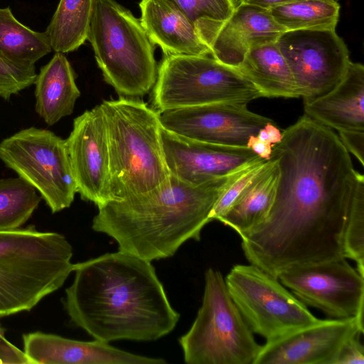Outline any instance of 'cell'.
Masks as SVG:
<instances>
[{
  "mask_svg": "<svg viewBox=\"0 0 364 364\" xmlns=\"http://www.w3.org/2000/svg\"><path fill=\"white\" fill-rule=\"evenodd\" d=\"M282 133L271 154L279 170L274 201L267 218L241 237L250 264L277 277L344 257L345 225L363 176L338 135L306 115Z\"/></svg>",
  "mask_w": 364,
  "mask_h": 364,
  "instance_id": "6da1fadb",
  "label": "cell"
},
{
  "mask_svg": "<svg viewBox=\"0 0 364 364\" xmlns=\"http://www.w3.org/2000/svg\"><path fill=\"white\" fill-rule=\"evenodd\" d=\"M73 272L64 305L95 340L152 341L179 320L150 261L119 250L74 264Z\"/></svg>",
  "mask_w": 364,
  "mask_h": 364,
  "instance_id": "7a4b0ae2",
  "label": "cell"
},
{
  "mask_svg": "<svg viewBox=\"0 0 364 364\" xmlns=\"http://www.w3.org/2000/svg\"><path fill=\"white\" fill-rule=\"evenodd\" d=\"M231 175L193 185L170 174L150 191L97 207L92 228L112 237L119 251L150 262L170 257L187 240H200Z\"/></svg>",
  "mask_w": 364,
  "mask_h": 364,
  "instance_id": "3957f363",
  "label": "cell"
},
{
  "mask_svg": "<svg viewBox=\"0 0 364 364\" xmlns=\"http://www.w3.org/2000/svg\"><path fill=\"white\" fill-rule=\"evenodd\" d=\"M107 129L110 200L150 191L169 178L159 112L137 98L120 97L100 105Z\"/></svg>",
  "mask_w": 364,
  "mask_h": 364,
  "instance_id": "277c9868",
  "label": "cell"
},
{
  "mask_svg": "<svg viewBox=\"0 0 364 364\" xmlns=\"http://www.w3.org/2000/svg\"><path fill=\"white\" fill-rule=\"evenodd\" d=\"M73 248L61 234L34 226L0 231V317L33 308L73 272Z\"/></svg>",
  "mask_w": 364,
  "mask_h": 364,
  "instance_id": "5b68a950",
  "label": "cell"
},
{
  "mask_svg": "<svg viewBox=\"0 0 364 364\" xmlns=\"http://www.w3.org/2000/svg\"><path fill=\"white\" fill-rule=\"evenodd\" d=\"M87 40L104 80L119 95L138 98L153 89L155 45L129 10L114 0H96Z\"/></svg>",
  "mask_w": 364,
  "mask_h": 364,
  "instance_id": "8992f818",
  "label": "cell"
},
{
  "mask_svg": "<svg viewBox=\"0 0 364 364\" xmlns=\"http://www.w3.org/2000/svg\"><path fill=\"white\" fill-rule=\"evenodd\" d=\"M179 343L188 364H254L261 346L220 271L212 267L205 271L202 305Z\"/></svg>",
  "mask_w": 364,
  "mask_h": 364,
  "instance_id": "52a82bcc",
  "label": "cell"
},
{
  "mask_svg": "<svg viewBox=\"0 0 364 364\" xmlns=\"http://www.w3.org/2000/svg\"><path fill=\"white\" fill-rule=\"evenodd\" d=\"M262 97L237 68L210 55H165L153 87L154 109L165 110L220 102L247 104Z\"/></svg>",
  "mask_w": 364,
  "mask_h": 364,
  "instance_id": "ba28073f",
  "label": "cell"
},
{
  "mask_svg": "<svg viewBox=\"0 0 364 364\" xmlns=\"http://www.w3.org/2000/svg\"><path fill=\"white\" fill-rule=\"evenodd\" d=\"M229 294L253 333L273 341L319 321L278 277L250 264L234 265Z\"/></svg>",
  "mask_w": 364,
  "mask_h": 364,
  "instance_id": "9c48e42d",
  "label": "cell"
},
{
  "mask_svg": "<svg viewBox=\"0 0 364 364\" xmlns=\"http://www.w3.org/2000/svg\"><path fill=\"white\" fill-rule=\"evenodd\" d=\"M0 160L40 193L53 213L69 208L77 187L66 140L31 127L0 142Z\"/></svg>",
  "mask_w": 364,
  "mask_h": 364,
  "instance_id": "30bf717a",
  "label": "cell"
},
{
  "mask_svg": "<svg viewBox=\"0 0 364 364\" xmlns=\"http://www.w3.org/2000/svg\"><path fill=\"white\" fill-rule=\"evenodd\" d=\"M278 279L306 306L331 318L363 319L364 276L345 257L293 267Z\"/></svg>",
  "mask_w": 364,
  "mask_h": 364,
  "instance_id": "8fae6325",
  "label": "cell"
},
{
  "mask_svg": "<svg viewBox=\"0 0 364 364\" xmlns=\"http://www.w3.org/2000/svg\"><path fill=\"white\" fill-rule=\"evenodd\" d=\"M276 43L304 100L318 97L333 88L350 61L348 47L336 30L287 31Z\"/></svg>",
  "mask_w": 364,
  "mask_h": 364,
  "instance_id": "7c38bea8",
  "label": "cell"
},
{
  "mask_svg": "<svg viewBox=\"0 0 364 364\" xmlns=\"http://www.w3.org/2000/svg\"><path fill=\"white\" fill-rule=\"evenodd\" d=\"M161 126L176 134L205 143L247 146L249 138L273 121L250 111L247 104L220 102L159 112Z\"/></svg>",
  "mask_w": 364,
  "mask_h": 364,
  "instance_id": "4fadbf2b",
  "label": "cell"
},
{
  "mask_svg": "<svg viewBox=\"0 0 364 364\" xmlns=\"http://www.w3.org/2000/svg\"><path fill=\"white\" fill-rule=\"evenodd\" d=\"M77 193L97 207L110 200L109 156L107 129L100 105L73 120L65 139Z\"/></svg>",
  "mask_w": 364,
  "mask_h": 364,
  "instance_id": "5bb4252c",
  "label": "cell"
},
{
  "mask_svg": "<svg viewBox=\"0 0 364 364\" xmlns=\"http://www.w3.org/2000/svg\"><path fill=\"white\" fill-rule=\"evenodd\" d=\"M161 138L170 174L193 185L227 177L262 159L247 146H230L193 140L163 127Z\"/></svg>",
  "mask_w": 364,
  "mask_h": 364,
  "instance_id": "9a60e30c",
  "label": "cell"
},
{
  "mask_svg": "<svg viewBox=\"0 0 364 364\" xmlns=\"http://www.w3.org/2000/svg\"><path fill=\"white\" fill-rule=\"evenodd\" d=\"M195 28L211 56L235 68L252 48L276 42L286 31L268 10L247 4L235 7L224 21L201 19Z\"/></svg>",
  "mask_w": 364,
  "mask_h": 364,
  "instance_id": "2e32d148",
  "label": "cell"
},
{
  "mask_svg": "<svg viewBox=\"0 0 364 364\" xmlns=\"http://www.w3.org/2000/svg\"><path fill=\"white\" fill-rule=\"evenodd\" d=\"M363 319H319L261 346L254 364H332L341 346L358 333Z\"/></svg>",
  "mask_w": 364,
  "mask_h": 364,
  "instance_id": "e0dca14e",
  "label": "cell"
},
{
  "mask_svg": "<svg viewBox=\"0 0 364 364\" xmlns=\"http://www.w3.org/2000/svg\"><path fill=\"white\" fill-rule=\"evenodd\" d=\"M24 352L38 363L166 364L160 358L134 354L109 343L82 341L37 331L23 335Z\"/></svg>",
  "mask_w": 364,
  "mask_h": 364,
  "instance_id": "ac0fdd59",
  "label": "cell"
},
{
  "mask_svg": "<svg viewBox=\"0 0 364 364\" xmlns=\"http://www.w3.org/2000/svg\"><path fill=\"white\" fill-rule=\"evenodd\" d=\"M304 105L305 115L328 128L364 132V66L350 61L333 88Z\"/></svg>",
  "mask_w": 364,
  "mask_h": 364,
  "instance_id": "d6986e66",
  "label": "cell"
},
{
  "mask_svg": "<svg viewBox=\"0 0 364 364\" xmlns=\"http://www.w3.org/2000/svg\"><path fill=\"white\" fill-rule=\"evenodd\" d=\"M140 22L165 55H211L195 26L169 0H142Z\"/></svg>",
  "mask_w": 364,
  "mask_h": 364,
  "instance_id": "ffe728a7",
  "label": "cell"
},
{
  "mask_svg": "<svg viewBox=\"0 0 364 364\" xmlns=\"http://www.w3.org/2000/svg\"><path fill=\"white\" fill-rule=\"evenodd\" d=\"M34 84L35 110L48 126L73 113L80 92L75 72L64 53L54 54L41 68Z\"/></svg>",
  "mask_w": 364,
  "mask_h": 364,
  "instance_id": "44dd1931",
  "label": "cell"
},
{
  "mask_svg": "<svg viewBox=\"0 0 364 364\" xmlns=\"http://www.w3.org/2000/svg\"><path fill=\"white\" fill-rule=\"evenodd\" d=\"M279 177L277 161L271 157L218 220L235 230L240 237L249 233L269 215Z\"/></svg>",
  "mask_w": 364,
  "mask_h": 364,
  "instance_id": "7402d4cb",
  "label": "cell"
},
{
  "mask_svg": "<svg viewBox=\"0 0 364 364\" xmlns=\"http://www.w3.org/2000/svg\"><path fill=\"white\" fill-rule=\"evenodd\" d=\"M237 69L262 97H300L291 69L276 42L252 48Z\"/></svg>",
  "mask_w": 364,
  "mask_h": 364,
  "instance_id": "603a6c76",
  "label": "cell"
},
{
  "mask_svg": "<svg viewBox=\"0 0 364 364\" xmlns=\"http://www.w3.org/2000/svg\"><path fill=\"white\" fill-rule=\"evenodd\" d=\"M96 0H60L45 31L52 50L67 53L87 40Z\"/></svg>",
  "mask_w": 364,
  "mask_h": 364,
  "instance_id": "cb8c5ba5",
  "label": "cell"
},
{
  "mask_svg": "<svg viewBox=\"0 0 364 364\" xmlns=\"http://www.w3.org/2000/svg\"><path fill=\"white\" fill-rule=\"evenodd\" d=\"M52 50L46 32L21 23L9 6L0 8V54L16 63L34 65Z\"/></svg>",
  "mask_w": 364,
  "mask_h": 364,
  "instance_id": "d4e9b609",
  "label": "cell"
},
{
  "mask_svg": "<svg viewBox=\"0 0 364 364\" xmlns=\"http://www.w3.org/2000/svg\"><path fill=\"white\" fill-rule=\"evenodd\" d=\"M268 11L286 31L336 30L340 4L336 0H297Z\"/></svg>",
  "mask_w": 364,
  "mask_h": 364,
  "instance_id": "484cf974",
  "label": "cell"
},
{
  "mask_svg": "<svg viewBox=\"0 0 364 364\" xmlns=\"http://www.w3.org/2000/svg\"><path fill=\"white\" fill-rule=\"evenodd\" d=\"M41 198L23 178H0V231L20 228L38 208Z\"/></svg>",
  "mask_w": 364,
  "mask_h": 364,
  "instance_id": "4316f807",
  "label": "cell"
},
{
  "mask_svg": "<svg viewBox=\"0 0 364 364\" xmlns=\"http://www.w3.org/2000/svg\"><path fill=\"white\" fill-rule=\"evenodd\" d=\"M343 255L364 276V177L359 179L344 229Z\"/></svg>",
  "mask_w": 364,
  "mask_h": 364,
  "instance_id": "83f0119b",
  "label": "cell"
},
{
  "mask_svg": "<svg viewBox=\"0 0 364 364\" xmlns=\"http://www.w3.org/2000/svg\"><path fill=\"white\" fill-rule=\"evenodd\" d=\"M269 160L259 159L232 173L216 201L210 220H219L230 208L247 186L262 171Z\"/></svg>",
  "mask_w": 364,
  "mask_h": 364,
  "instance_id": "f1b7e54d",
  "label": "cell"
},
{
  "mask_svg": "<svg viewBox=\"0 0 364 364\" xmlns=\"http://www.w3.org/2000/svg\"><path fill=\"white\" fill-rule=\"evenodd\" d=\"M195 26L201 19L224 21L232 14V0H169Z\"/></svg>",
  "mask_w": 364,
  "mask_h": 364,
  "instance_id": "f546056e",
  "label": "cell"
},
{
  "mask_svg": "<svg viewBox=\"0 0 364 364\" xmlns=\"http://www.w3.org/2000/svg\"><path fill=\"white\" fill-rule=\"evenodd\" d=\"M36 76L35 65L18 64L0 54V97L4 100L33 85Z\"/></svg>",
  "mask_w": 364,
  "mask_h": 364,
  "instance_id": "4dcf8cb0",
  "label": "cell"
},
{
  "mask_svg": "<svg viewBox=\"0 0 364 364\" xmlns=\"http://www.w3.org/2000/svg\"><path fill=\"white\" fill-rule=\"evenodd\" d=\"M358 333L349 338L340 348L332 364H363L364 348Z\"/></svg>",
  "mask_w": 364,
  "mask_h": 364,
  "instance_id": "1f68e13d",
  "label": "cell"
},
{
  "mask_svg": "<svg viewBox=\"0 0 364 364\" xmlns=\"http://www.w3.org/2000/svg\"><path fill=\"white\" fill-rule=\"evenodd\" d=\"M0 363L33 364L24 351L9 342L4 336V329L0 327Z\"/></svg>",
  "mask_w": 364,
  "mask_h": 364,
  "instance_id": "d6a6232c",
  "label": "cell"
},
{
  "mask_svg": "<svg viewBox=\"0 0 364 364\" xmlns=\"http://www.w3.org/2000/svg\"><path fill=\"white\" fill-rule=\"evenodd\" d=\"M339 138L346 150L352 153L364 165V132L342 131L338 132Z\"/></svg>",
  "mask_w": 364,
  "mask_h": 364,
  "instance_id": "836d02e7",
  "label": "cell"
},
{
  "mask_svg": "<svg viewBox=\"0 0 364 364\" xmlns=\"http://www.w3.org/2000/svg\"><path fill=\"white\" fill-rule=\"evenodd\" d=\"M247 146L263 159L269 160L271 157L273 146L267 141L260 140L257 136L249 138Z\"/></svg>",
  "mask_w": 364,
  "mask_h": 364,
  "instance_id": "e575fe53",
  "label": "cell"
},
{
  "mask_svg": "<svg viewBox=\"0 0 364 364\" xmlns=\"http://www.w3.org/2000/svg\"><path fill=\"white\" fill-rule=\"evenodd\" d=\"M235 7L240 4L251 5L265 10L297 0H232Z\"/></svg>",
  "mask_w": 364,
  "mask_h": 364,
  "instance_id": "d590c367",
  "label": "cell"
},
{
  "mask_svg": "<svg viewBox=\"0 0 364 364\" xmlns=\"http://www.w3.org/2000/svg\"><path fill=\"white\" fill-rule=\"evenodd\" d=\"M264 128L267 133L269 141L272 146L282 141V133L273 122L267 124Z\"/></svg>",
  "mask_w": 364,
  "mask_h": 364,
  "instance_id": "8d00e7d4",
  "label": "cell"
}]
</instances>
